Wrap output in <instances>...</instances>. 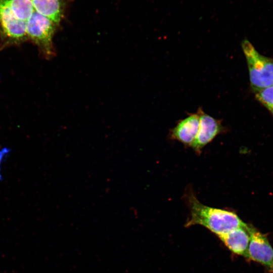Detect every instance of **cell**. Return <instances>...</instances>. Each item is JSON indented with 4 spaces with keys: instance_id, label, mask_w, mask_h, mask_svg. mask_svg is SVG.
I'll return each instance as SVG.
<instances>
[{
    "instance_id": "cell-1",
    "label": "cell",
    "mask_w": 273,
    "mask_h": 273,
    "mask_svg": "<svg viewBox=\"0 0 273 273\" xmlns=\"http://www.w3.org/2000/svg\"><path fill=\"white\" fill-rule=\"evenodd\" d=\"M188 201L190 218L186 224L187 227L201 225L219 237L246 224L234 212L203 204L193 193L188 194Z\"/></svg>"
},
{
    "instance_id": "cell-2",
    "label": "cell",
    "mask_w": 273,
    "mask_h": 273,
    "mask_svg": "<svg viewBox=\"0 0 273 273\" xmlns=\"http://www.w3.org/2000/svg\"><path fill=\"white\" fill-rule=\"evenodd\" d=\"M242 48L253 91L255 93L273 85V58L261 55L247 39L242 41Z\"/></svg>"
},
{
    "instance_id": "cell-3",
    "label": "cell",
    "mask_w": 273,
    "mask_h": 273,
    "mask_svg": "<svg viewBox=\"0 0 273 273\" xmlns=\"http://www.w3.org/2000/svg\"><path fill=\"white\" fill-rule=\"evenodd\" d=\"M57 24L36 11H33L30 18L26 21L27 37L49 56L53 54L52 39Z\"/></svg>"
},
{
    "instance_id": "cell-4",
    "label": "cell",
    "mask_w": 273,
    "mask_h": 273,
    "mask_svg": "<svg viewBox=\"0 0 273 273\" xmlns=\"http://www.w3.org/2000/svg\"><path fill=\"white\" fill-rule=\"evenodd\" d=\"M250 240L246 258L268 267L273 262V248L263 234L248 225Z\"/></svg>"
},
{
    "instance_id": "cell-5",
    "label": "cell",
    "mask_w": 273,
    "mask_h": 273,
    "mask_svg": "<svg viewBox=\"0 0 273 273\" xmlns=\"http://www.w3.org/2000/svg\"><path fill=\"white\" fill-rule=\"evenodd\" d=\"M199 114V127L197 136L190 147L198 154L217 135L224 130L221 121L205 113L201 108Z\"/></svg>"
},
{
    "instance_id": "cell-6",
    "label": "cell",
    "mask_w": 273,
    "mask_h": 273,
    "mask_svg": "<svg viewBox=\"0 0 273 273\" xmlns=\"http://www.w3.org/2000/svg\"><path fill=\"white\" fill-rule=\"evenodd\" d=\"M0 28L6 37L13 41L27 37L26 22L17 18L5 0H0Z\"/></svg>"
},
{
    "instance_id": "cell-7",
    "label": "cell",
    "mask_w": 273,
    "mask_h": 273,
    "mask_svg": "<svg viewBox=\"0 0 273 273\" xmlns=\"http://www.w3.org/2000/svg\"><path fill=\"white\" fill-rule=\"evenodd\" d=\"M199 127V114L197 112L179 121L171 130L170 135L172 139L190 147L197 136Z\"/></svg>"
},
{
    "instance_id": "cell-8",
    "label": "cell",
    "mask_w": 273,
    "mask_h": 273,
    "mask_svg": "<svg viewBox=\"0 0 273 273\" xmlns=\"http://www.w3.org/2000/svg\"><path fill=\"white\" fill-rule=\"evenodd\" d=\"M248 226V225L246 224L219 237V238L232 252L246 257L250 240Z\"/></svg>"
},
{
    "instance_id": "cell-9",
    "label": "cell",
    "mask_w": 273,
    "mask_h": 273,
    "mask_svg": "<svg viewBox=\"0 0 273 273\" xmlns=\"http://www.w3.org/2000/svg\"><path fill=\"white\" fill-rule=\"evenodd\" d=\"M35 11L58 24L63 14L62 0H31Z\"/></svg>"
},
{
    "instance_id": "cell-10",
    "label": "cell",
    "mask_w": 273,
    "mask_h": 273,
    "mask_svg": "<svg viewBox=\"0 0 273 273\" xmlns=\"http://www.w3.org/2000/svg\"><path fill=\"white\" fill-rule=\"evenodd\" d=\"M16 17L26 22L35 11L31 0H5Z\"/></svg>"
},
{
    "instance_id": "cell-11",
    "label": "cell",
    "mask_w": 273,
    "mask_h": 273,
    "mask_svg": "<svg viewBox=\"0 0 273 273\" xmlns=\"http://www.w3.org/2000/svg\"><path fill=\"white\" fill-rule=\"evenodd\" d=\"M255 96L273 116V85L255 92Z\"/></svg>"
},
{
    "instance_id": "cell-12",
    "label": "cell",
    "mask_w": 273,
    "mask_h": 273,
    "mask_svg": "<svg viewBox=\"0 0 273 273\" xmlns=\"http://www.w3.org/2000/svg\"><path fill=\"white\" fill-rule=\"evenodd\" d=\"M271 268H272V269L273 270V262H272V263L271 264Z\"/></svg>"
}]
</instances>
